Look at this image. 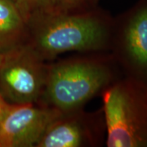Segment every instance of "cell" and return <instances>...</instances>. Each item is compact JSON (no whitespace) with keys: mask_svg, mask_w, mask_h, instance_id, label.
<instances>
[{"mask_svg":"<svg viewBox=\"0 0 147 147\" xmlns=\"http://www.w3.org/2000/svg\"><path fill=\"white\" fill-rule=\"evenodd\" d=\"M26 23L25 44L45 61L70 52H110L114 17L100 6L75 13L38 14Z\"/></svg>","mask_w":147,"mask_h":147,"instance_id":"6da1fadb","label":"cell"},{"mask_svg":"<svg viewBox=\"0 0 147 147\" xmlns=\"http://www.w3.org/2000/svg\"><path fill=\"white\" fill-rule=\"evenodd\" d=\"M123 76L110 53H80L50 61L39 104L60 112L82 109Z\"/></svg>","mask_w":147,"mask_h":147,"instance_id":"7a4b0ae2","label":"cell"},{"mask_svg":"<svg viewBox=\"0 0 147 147\" xmlns=\"http://www.w3.org/2000/svg\"><path fill=\"white\" fill-rule=\"evenodd\" d=\"M107 147H147V84L123 76L100 95Z\"/></svg>","mask_w":147,"mask_h":147,"instance_id":"3957f363","label":"cell"},{"mask_svg":"<svg viewBox=\"0 0 147 147\" xmlns=\"http://www.w3.org/2000/svg\"><path fill=\"white\" fill-rule=\"evenodd\" d=\"M49 62L26 44L5 53L0 63V93L6 102L39 104L47 83Z\"/></svg>","mask_w":147,"mask_h":147,"instance_id":"277c9868","label":"cell"},{"mask_svg":"<svg viewBox=\"0 0 147 147\" xmlns=\"http://www.w3.org/2000/svg\"><path fill=\"white\" fill-rule=\"evenodd\" d=\"M109 53L124 76L147 84V0L114 17Z\"/></svg>","mask_w":147,"mask_h":147,"instance_id":"5b68a950","label":"cell"},{"mask_svg":"<svg viewBox=\"0 0 147 147\" xmlns=\"http://www.w3.org/2000/svg\"><path fill=\"white\" fill-rule=\"evenodd\" d=\"M106 127L102 110L84 108L60 112L35 147H98L105 142Z\"/></svg>","mask_w":147,"mask_h":147,"instance_id":"8992f818","label":"cell"},{"mask_svg":"<svg viewBox=\"0 0 147 147\" xmlns=\"http://www.w3.org/2000/svg\"><path fill=\"white\" fill-rule=\"evenodd\" d=\"M59 114L41 104H8L0 119V147H35Z\"/></svg>","mask_w":147,"mask_h":147,"instance_id":"52a82bcc","label":"cell"},{"mask_svg":"<svg viewBox=\"0 0 147 147\" xmlns=\"http://www.w3.org/2000/svg\"><path fill=\"white\" fill-rule=\"evenodd\" d=\"M27 23L9 0H0V54L25 44Z\"/></svg>","mask_w":147,"mask_h":147,"instance_id":"ba28073f","label":"cell"},{"mask_svg":"<svg viewBox=\"0 0 147 147\" xmlns=\"http://www.w3.org/2000/svg\"><path fill=\"white\" fill-rule=\"evenodd\" d=\"M100 0H44L42 14H65L91 10L99 6Z\"/></svg>","mask_w":147,"mask_h":147,"instance_id":"9c48e42d","label":"cell"},{"mask_svg":"<svg viewBox=\"0 0 147 147\" xmlns=\"http://www.w3.org/2000/svg\"><path fill=\"white\" fill-rule=\"evenodd\" d=\"M19 11L25 21L33 16L42 14L44 8V0H9Z\"/></svg>","mask_w":147,"mask_h":147,"instance_id":"30bf717a","label":"cell"},{"mask_svg":"<svg viewBox=\"0 0 147 147\" xmlns=\"http://www.w3.org/2000/svg\"><path fill=\"white\" fill-rule=\"evenodd\" d=\"M7 105H8V104H7L5 101V100L3 98L2 95L0 93V119H1V118H2V116L3 115L6 109H7Z\"/></svg>","mask_w":147,"mask_h":147,"instance_id":"8fae6325","label":"cell"},{"mask_svg":"<svg viewBox=\"0 0 147 147\" xmlns=\"http://www.w3.org/2000/svg\"><path fill=\"white\" fill-rule=\"evenodd\" d=\"M3 55L0 54V63H1V61H2V59H3Z\"/></svg>","mask_w":147,"mask_h":147,"instance_id":"7c38bea8","label":"cell"}]
</instances>
